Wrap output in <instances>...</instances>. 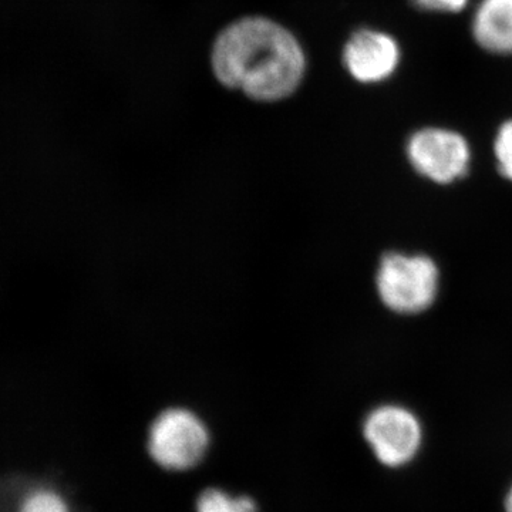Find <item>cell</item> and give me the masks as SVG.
Returning <instances> with one entry per match:
<instances>
[{
    "instance_id": "1",
    "label": "cell",
    "mask_w": 512,
    "mask_h": 512,
    "mask_svg": "<svg viewBox=\"0 0 512 512\" xmlns=\"http://www.w3.org/2000/svg\"><path fill=\"white\" fill-rule=\"evenodd\" d=\"M298 40L264 18L238 20L221 33L212 50V69L222 84L255 100L285 99L305 73Z\"/></svg>"
},
{
    "instance_id": "2",
    "label": "cell",
    "mask_w": 512,
    "mask_h": 512,
    "mask_svg": "<svg viewBox=\"0 0 512 512\" xmlns=\"http://www.w3.org/2000/svg\"><path fill=\"white\" fill-rule=\"evenodd\" d=\"M440 272L426 255L390 252L377 269L376 285L380 299L390 311L414 315L429 309L439 292Z\"/></svg>"
},
{
    "instance_id": "3",
    "label": "cell",
    "mask_w": 512,
    "mask_h": 512,
    "mask_svg": "<svg viewBox=\"0 0 512 512\" xmlns=\"http://www.w3.org/2000/svg\"><path fill=\"white\" fill-rule=\"evenodd\" d=\"M211 437L200 416L183 407L165 410L148 430V453L157 466L187 471L204 460Z\"/></svg>"
},
{
    "instance_id": "4",
    "label": "cell",
    "mask_w": 512,
    "mask_h": 512,
    "mask_svg": "<svg viewBox=\"0 0 512 512\" xmlns=\"http://www.w3.org/2000/svg\"><path fill=\"white\" fill-rule=\"evenodd\" d=\"M406 151L414 170L433 183H454L470 167L471 150L466 138L447 128H421L410 137Z\"/></svg>"
},
{
    "instance_id": "5",
    "label": "cell",
    "mask_w": 512,
    "mask_h": 512,
    "mask_svg": "<svg viewBox=\"0 0 512 512\" xmlns=\"http://www.w3.org/2000/svg\"><path fill=\"white\" fill-rule=\"evenodd\" d=\"M365 439L380 463L400 467L409 463L421 444L420 421L404 407H377L366 417Z\"/></svg>"
},
{
    "instance_id": "6",
    "label": "cell",
    "mask_w": 512,
    "mask_h": 512,
    "mask_svg": "<svg viewBox=\"0 0 512 512\" xmlns=\"http://www.w3.org/2000/svg\"><path fill=\"white\" fill-rule=\"evenodd\" d=\"M402 50L389 33L362 29L353 33L343 50V63L357 82L373 84L390 79L399 69Z\"/></svg>"
},
{
    "instance_id": "7",
    "label": "cell",
    "mask_w": 512,
    "mask_h": 512,
    "mask_svg": "<svg viewBox=\"0 0 512 512\" xmlns=\"http://www.w3.org/2000/svg\"><path fill=\"white\" fill-rule=\"evenodd\" d=\"M471 29L487 52L512 55V0H481Z\"/></svg>"
},
{
    "instance_id": "8",
    "label": "cell",
    "mask_w": 512,
    "mask_h": 512,
    "mask_svg": "<svg viewBox=\"0 0 512 512\" xmlns=\"http://www.w3.org/2000/svg\"><path fill=\"white\" fill-rule=\"evenodd\" d=\"M197 512H258L255 501L247 495H234L225 493L220 488H208L198 497Z\"/></svg>"
},
{
    "instance_id": "9",
    "label": "cell",
    "mask_w": 512,
    "mask_h": 512,
    "mask_svg": "<svg viewBox=\"0 0 512 512\" xmlns=\"http://www.w3.org/2000/svg\"><path fill=\"white\" fill-rule=\"evenodd\" d=\"M16 512H72L66 498L50 487H35L20 498Z\"/></svg>"
},
{
    "instance_id": "10",
    "label": "cell",
    "mask_w": 512,
    "mask_h": 512,
    "mask_svg": "<svg viewBox=\"0 0 512 512\" xmlns=\"http://www.w3.org/2000/svg\"><path fill=\"white\" fill-rule=\"evenodd\" d=\"M494 156L500 174L512 181V120L505 121L498 128L494 140Z\"/></svg>"
},
{
    "instance_id": "11",
    "label": "cell",
    "mask_w": 512,
    "mask_h": 512,
    "mask_svg": "<svg viewBox=\"0 0 512 512\" xmlns=\"http://www.w3.org/2000/svg\"><path fill=\"white\" fill-rule=\"evenodd\" d=\"M417 8L429 12L458 13L466 9L468 0H413Z\"/></svg>"
},
{
    "instance_id": "12",
    "label": "cell",
    "mask_w": 512,
    "mask_h": 512,
    "mask_svg": "<svg viewBox=\"0 0 512 512\" xmlns=\"http://www.w3.org/2000/svg\"><path fill=\"white\" fill-rule=\"evenodd\" d=\"M505 512H512V488L507 495V500H505Z\"/></svg>"
}]
</instances>
